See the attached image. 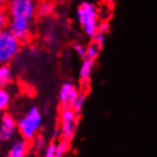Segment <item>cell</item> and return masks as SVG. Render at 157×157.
Masks as SVG:
<instances>
[{
	"label": "cell",
	"instance_id": "7a4b0ae2",
	"mask_svg": "<svg viewBox=\"0 0 157 157\" xmlns=\"http://www.w3.org/2000/svg\"><path fill=\"white\" fill-rule=\"evenodd\" d=\"M43 115L37 107H31L29 111L18 119L17 128L23 139L32 140L41 128Z\"/></svg>",
	"mask_w": 157,
	"mask_h": 157
},
{
	"label": "cell",
	"instance_id": "3957f363",
	"mask_svg": "<svg viewBox=\"0 0 157 157\" xmlns=\"http://www.w3.org/2000/svg\"><path fill=\"white\" fill-rule=\"evenodd\" d=\"M21 49V41L8 30L0 32V64H8Z\"/></svg>",
	"mask_w": 157,
	"mask_h": 157
},
{
	"label": "cell",
	"instance_id": "9c48e42d",
	"mask_svg": "<svg viewBox=\"0 0 157 157\" xmlns=\"http://www.w3.org/2000/svg\"><path fill=\"white\" fill-rule=\"evenodd\" d=\"M29 150V144L28 140L21 139L16 140L9 149L8 157H25Z\"/></svg>",
	"mask_w": 157,
	"mask_h": 157
},
{
	"label": "cell",
	"instance_id": "cb8c5ba5",
	"mask_svg": "<svg viewBox=\"0 0 157 157\" xmlns=\"http://www.w3.org/2000/svg\"><path fill=\"white\" fill-rule=\"evenodd\" d=\"M38 52H39V51H38V49H36V48L31 49V54H32L33 56H35V55H37V54H38Z\"/></svg>",
	"mask_w": 157,
	"mask_h": 157
},
{
	"label": "cell",
	"instance_id": "e0dca14e",
	"mask_svg": "<svg viewBox=\"0 0 157 157\" xmlns=\"http://www.w3.org/2000/svg\"><path fill=\"white\" fill-rule=\"evenodd\" d=\"M85 101H86V95H85V93H79V95L77 96V99H76L75 102L72 103L71 108H72L77 113H80L84 108V105H85Z\"/></svg>",
	"mask_w": 157,
	"mask_h": 157
},
{
	"label": "cell",
	"instance_id": "7c38bea8",
	"mask_svg": "<svg viewBox=\"0 0 157 157\" xmlns=\"http://www.w3.org/2000/svg\"><path fill=\"white\" fill-rule=\"evenodd\" d=\"M13 78V72L8 64H0V88H6Z\"/></svg>",
	"mask_w": 157,
	"mask_h": 157
},
{
	"label": "cell",
	"instance_id": "ba28073f",
	"mask_svg": "<svg viewBox=\"0 0 157 157\" xmlns=\"http://www.w3.org/2000/svg\"><path fill=\"white\" fill-rule=\"evenodd\" d=\"M78 87L72 82H66L62 84L61 88L59 91V101L62 107H71L75 100L79 95Z\"/></svg>",
	"mask_w": 157,
	"mask_h": 157
},
{
	"label": "cell",
	"instance_id": "30bf717a",
	"mask_svg": "<svg viewBox=\"0 0 157 157\" xmlns=\"http://www.w3.org/2000/svg\"><path fill=\"white\" fill-rule=\"evenodd\" d=\"M93 69H94V60L85 57L83 60V62H82L80 67H79V71H78L79 79L82 82H84V83H87L88 80H90V78H91Z\"/></svg>",
	"mask_w": 157,
	"mask_h": 157
},
{
	"label": "cell",
	"instance_id": "ac0fdd59",
	"mask_svg": "<svg viewBox=\"0 0 157 157\" xmlns=\"http://www.w3.org/2000/svg\"><path fill=\"white\" fill-rule=\"evenodd\" d=\"M35 141H33V147L37 151H41V150H45L46 146H47V142H46V138L44 135H36L35 136Z\"/></svg>",
	"mask_w": 157,
	"mask_h": 157
},
{
	"label": "cell",
	"instance_id": "d6986e66",
	"mask_svg": "<svg viewBox=\"0 0 157 157\" xmlns=\"http://www.w3.org/2000/svg\"><path fill=\"white\" fill-rule=\"evenodd\" d=\"M74 51L79 57H82V59H85V57H86V46H84L83 44H79V43L75 44Z\"/></svg>",
	"mask_w": 157,
	"mask_h": 157
},
{
	"label": "cell",
	"instance_id": "9a60e30c",
	"mask_svg": "<svg viewBox=\"0 0 157 157\" xmlns=\"http://www.w3.org/2000/svg\"><path fill=\"white\" fill-rule=\"evenodd\" d=\"M55 150H56L57 157H63L70 150V141L66 139H61L57 144H55Z\"/></svg>",
	"mask_w": 157,
	"mask_h": 157
},
{
	"label": "cell",
	"instance_id": "44dd1931",
	"mask_svg": "<svg viewBox=\"0 0 157 157\" xmlns=\"http://www.w3.org/2000/svg\"><path fill=\"white\" fill-rule=\"evenodd\" d=\"M105 36H107L105 33H103V32H100V31H99V32L95 35V37L93 38V40H94V41H96L98 44L102 46V45H103V43H105Z\"/></svg>",
	"mask_w": 157,
	"mask_h": 157
},
{
	"label": "cell",
	"instance_id": "6da1fadb",
	"mask_svg": "<svg viewBox=\"0 0 157 157\" xmlns=\"http://www.w3.org/2000/svg\"><path fill=\"white\" fill-rule=\"evenodd\" d=\"M76 20L84 35L94 38L101 23V12L98 5L91 0H83L76 9Z\"/></svg>",
	"mask_w": 157,
	"mask_h": 157
},
{
	"label": "cell",
	"instance_id": "5b68a950",
	"mask_svg": "<svg viewBox=\"0 0 157 157\" xmlns=\"http://www.w3.org/2000/svg\"><path fill=\"white\" fill-rule=\"evenodd\" d=\"M78 128V113L71 107H63L60 111V128L59 134L62 139L72 140Z\"/></svg>",
	"mask_w": 157,
	"mask_h": 157
},
{
	"label": "cell",
	"instance_id": "4fadbf2b",
	"mask_svg": "<svg viewBox=\"0 0 157 157\" xmlns=\"http://www.w3.org/2000/svg\"><path fill=\"white\" fill-rule=\"evenodd\" d=\"M101 48H102L101 45H99L96 41H94V40H92L91 43L86 46V57L95 61L96 57L100 55Z\"/></svg>",
	"mask_w": 157,
	"mask_h": 157
},
{
	"label": "cell",
	"instance_id": "8fae6325",
	"mask_svg": "<svg viewBox=\"0 0 157 157\" xmlns=\"http://www.w3.org/2000/svg\"><path fill=\"white\" fill-rule=\"evenodd\" d=\"M55 5L52 0H40L37 4V14L41 17L51 16L54 13Z\"/></svg>",
	"mask_w": 157,
	"mask_h": 157
},
{
	"label": "cell",
	"instance_id": "2e32d148",
	"mask_svg": "<svg viewBox=\"0 0 157 157\" xmlns=\"http://www.w3.org/2000/svg\"><path fill=\"white\" fill-rule=\"evenodd\" d=\"M9 22V15L7 8L4 6H0V32L7 29Z\"/></svg>",
	"mask_w": 157,
	"mask_h": 157
},
{
	"label": "cell",
	"instance_id": "7402d4cb",
	"mask_svg": "<svg viewBox=\"0 0 157 157\" xmlns=\"http://www.w3.org/2000/svg\"><path fill=\"white\" fill-rule=\"evenodd\" d=\"M99 31L100 32H103V33H108V31H109V22L107 21V20H102L100 23V26H99ZM98 31V32H99Z\"/></svg>",
	"mask_w": 157,
	"mask_h": 157
},
{
	"label": "cell",
	"instance_id": "8992f818",
	"mask_svg": "<svg viewBox=\"0 0 157 157\" xmlns=\"http://www.w3.org/2000/svg\"><path fill=\"white\" fill-rule=\"evenodd\" d=\"M18 131L17 121L13 115L8 113H2L0 116V141L6 142L13 139L14 135Z\"/></svg>",
	"mask_w": 157,
	"mask_h": 157
},
{
	"label": "cell",
	"instance_id": "ffe728a7",
	"mask_svg": "<svg viewBox=\"0 0 157 157\" xmlns=\"http://www.w3.org/2000/svg\"><path fill=\"white\" fill-rule=\"evenodd\" d=\"M44 157H57L56 150H55V144H54V142L46 146Z\"/></svg>",
	"mask_w": 157,
	"mask_h": 157
},
{
	"label": "cell",
	"instance_id": "5bb4252c",
	"mask_svg": "<svg viewBox=\"0 0 157 157\" xmlns=\"http://www.w3.org/2000/svg\"><path fill=\"white\" fill-rule=\"evenodd\" d=\"M10 100H12V96L9 91H7L6 88H0V113H5L7 110Z\"/></svg>",
	"mask_w": 157,
	"mask_h": 157
},
{
	"label": "cell",
	"instance_id": "52a82bcc",
	"mask_svg": "<svg viewBox=\"0 0 157 157\" xmlns=\"http://www.w3.org/2000/svg\"><path fill=\"white\" fill-rule=\"evenodd\" d=\"M12 33L17 38L21 43L26 41L31 36V22L25 20H16V18H9L8 26H7Z\"/></svg>",
	"mask_w": 157,
	"mask_h": 157
},
{
	"label": "cell",
	"instance_id": "d4e9b609",
	"mask_svg": "<svg viewBox=\"0 0 157 157\" xmlns=\"http://www.w3.org/2000/svg\"><path fill=\"white\" fill-rule=\"evenodd\" d=\"M107 1H108V2H113V0H107Z\"/></svg>",
	"mask_w": 157,
	"mask_h": 157
},
{
	"label": "cell",
	"instance_id": "603a6c76",
	"mask_svg": "<svg viewBox=\"0 0 157 157\" xmlns=\"http://www.w3.org/2000/svg\"><path fill=\"white\" fill-rule=\"evenodd\" d=\"M9 0H0V6H4V7H6L7 5H8Z\"/></svg>",
	"mask_w": 157,
	"mask_h": 157
},
{
	"label": "cell",
	"instance_id": "277c9868",
	"mask_svg": "<svg viewBox=\"0 0 157 157\" xmlns=\"http://www.w3.org/2000/svg\"><path fill=\"white\" fill-rule=\"evenodd\" d=\"M37 1L36 0H9L6 6L9 18L30 21L37 14Z\"/></svg>",
	"mask_w": 157,
	"mask_h": 157
}]
</instances>
